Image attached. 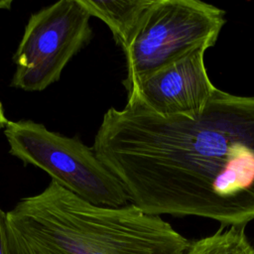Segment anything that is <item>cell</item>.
<instances>
[{
	"mask_svg": "<svg viewBox=\"0 0 254 254\" xmlns=\"http://www.w3.org/2000/svg\"><path fill=\"white\" fill-rule=\"evenodd\" d=\"M127 98L105 112L92 148L132 204L228 227L254 219V96L216 88L195 118L161 116Z\"/></svg>",
	"mask_w": 254,
	"mask_h": 254,
	"instance_id": "6da1fadb",
	"label": "cell"
},
{
	"mask_svg": "<svg viewBox=\"0 0 254 254\" xmlns=\"http://www.w3.org/2000/svg\"><path fill=\"white\" fill-rule=\"evenodd\" d=\"M10 254H186L190 243L132 203L92 204L55 181L7 212Z\"/></svg>",
	"mask_w": 254,
	"mask_h": 254,
	"instance_id": "7a4b0ae2",
	"label": "cell"
},
{
	"mask_svg": "<svg viewBox=\"0 0 254 254\" xmlns=\"http://www.w3.org/2000/svg\"><path fill=\"white\" fill-rule=\"evenodd\" d=\"M4 134L12 156L43 170L80 198L105 207L128 204L121 182L78 137L50 131L32 120L8 121Z\"/></svg>",
	"mask_w": 254,
	"mask_h": 254,
	"instance_id": "3957f363",
	"label": "cell"
},
{
	"mask_svg": "<svg viewBox=\"0 0 254 254\" xmlns=\"http://www.w3.org/2000/svg\"><path fill=\"white\" fill-rule=\"evenodd\" d=\"M225 12L197 0H152L124 51L128 91L202 44L214 46Z\"/></svg>",
	"mask_w": 254,
	"mask_h": 254,
	"instance_id": "277c9868",
	"label": "cell"
},
{
	"mask_svg": "<svg viewBox=\"0 0 254 254\" xmlns=\"http://www.w3.org/2000/svg\"><path fill=\"white\" fill-rule=\"evenodd\" d=\"M81 0H61L32 14L13 56L11 86L41 91L58 81L67 63L92 38Z\"/></svg>",
	"mask_w": 254,
	"mask_h": 254,
	"instance_id": "5b68a950",
	"label": "cell"
},
{
	"mask_svg": "<svg viewBox=\"0 0 254 254\" xmlns=\"http://www.w3.org/2000/svg\"><path fill=\"white\" fill-rule=\"evenodd\" d=\"M202 44L172 64L147 76L127 91L147 108L161 116H199L216 90L205 65Z\"/></svg>",
	"mask_w": 254,
	"mask_h": 254,
	"instance_id": "8992f818",
	"label": "cell"
},
{
	"mask_svg": "<svg viewBox=\"0 0 254 254\" xmlns=\"http://www.w3.org/2000/svg\"><path fill=\"white\" fill-rule=\"evenodd\" d=\"M90 16L102 20L123 50L130 44L142 16L152 0H81Z\"/></svg>",
	"mask_w": 254,
	"mask_h": 254,
	"instance_id": "52a82bcc",
	"label": "cell"
},
{
	"mask_svg": "<svg viewBox=\"0 0 254 254\" xmlns=\"http://www.w3.org/2000/svg\"><path fill=\"white\" fill-rule=\"evenodd\" d=\"M186 254H254L245 226H230L190 243Z\"/></svg>",
	"mask_w": 254,
	"mask_h": 254,
	"instance_id": "ba28073f",
	"label": "cell"
},
{
	"mask_svg": "<svg viewBox=\"0 0 254 254\" xmlns=\"http://www.w3.org/2000/svg\"><path fill=\"white\" fill-rule=\"evenodd\" d=\"M0 254H10L7 212L0 208Z\"/></svg>",
	"mask_w": 254,
	"mask_h": 254,
	"instance_id": "9c48e42d",
	"label": "cell"
},
{
	"mask_svg": "<svg viewBox=\"0 0 254 254\" xmlns=\"http://www.w3.org/2000/svg\"><path fill=\"white\" fill-rule=\"evenodd\" d=\"M7 123H8V120H7L6 116H5L4 108H3V105H2V103H1V101H0V130L3 129V128H5V126L7 125Z\"/></svg>",
	"mask_w": 254,
	"mask_h": 254,
	"instance_id": "30bf717a",
	"label": "cell"
},
{
	"mask_svg": "<svg viewBox=\"0 0 254 254\" xmlns=\"http://www.w3.org/2000/svg\"><path fill=\"white\" fill-rule=\"evenodd\" d=\"M12 6L11 0H0V10H10Z\"/></svg>",
	"mask_w": 254,
	"mask_h": 254,
	"instance_id": "8fae6325",
	"label": "cell"
}]
</instances>
